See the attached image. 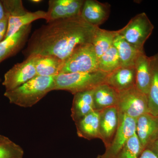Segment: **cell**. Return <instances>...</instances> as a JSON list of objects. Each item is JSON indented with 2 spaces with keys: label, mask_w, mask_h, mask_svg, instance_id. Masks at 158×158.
Listing matches in <instances>:
<instances>
[{
  "label": "cell",
  "mask_w": 158,
  "mask_h": 158,
  "mask_svg": "<svg viewBox=\"0 0 158 158\" xmlns=\"http://www.w3.org/2000/svg\"><path fill=\"white\" fill-rule=\"evenodd\" d=\"M98 27L81 15L47 23L33 32L23 53L26 58L51 56L64 61L79 47L92 44Z\"/></svg>",
  "instance_id": "cell-1"
},
{
  "label": "cell",
  "mask_w": 158,
  "mask_h": 158,
  "mask_svg": "<svg viewBox=\"0 0 158 158\" xmlns=\"http://www.w3.org/2000/svg\"><path fill=\"white\" fill-rule=\"evenodd\" d=\"M55 77L37 76L14 90L6 91L4 96L10 103L22 107H31L54 90Z\"/></svg>",
  "instance_id": "cell-2"
},
{
  "label": "cell",
  "mask_w": 158,
  "mask_h": 158,
  "mask_svg": "<svg viewBox=\"0 0 158 158\" xmlns=\"http://www.w3.org/2000/svg\"><path fill=\"white\" fill-rule=\"evenodd\" d=\"M108 74L98 70L90 73H62L55 77L54 90H63L75 94L93 90L105 83Z\"/></svg>",
  "instance_id": "cell-3"
},
{
  "label": "cell",
  "mask_w": 158,
  "mask_h": 158,
  "mask_svg": "<svg viewBox=\"0 0 158 158\" xmlns=\"http://www.w3.org/2000/svg\"><path fill=\"white\" fill-rule=\"evenodd\" d=\"M2 2L8 17V31L5 39L15 34L23 27L31 24L34 21L40 19L47 21L48 18L47 11H27L20 0H2Z\"/></svg>",
  "instance_id": "cell-4"
},
{
  "label": "cell",
  "mask_w": 158,
  "mask_h": 158,
  "mask_svg": "<svg viewBox=\"0 0 158 158\" xmlns=\"http://www.w3.org/2000/svg\"><path fill=\"white\" fill-rule=\"evenodd\" d=\"M154 28L146 13L142 12L132 18L117 32L136 49L143 52L144 44L152 34Z\"/></svg>",
  "instance_id": "cell-5"
},
{
  "label": "cell",
  "mask_w": 158,
  "mask_h": 158,
  "mask_svg": "<svg viewBox=\"0 0 158 158\" xmlns=\"http://www.w3.org/2000/svg\"><path fill=\"white\" fill-rule=\"evenodd\" d=\"M98 59L92 44H84L76 49L64 60L60 74L97 71Z\"/></svg>",
  "instance_id": "cell-6"
},
{
  "label": "cell",
  "mask_w": 158,
  "mask_h": 158,
  "mask_svg": "<svg viewBox=\"0 0 158 158\" xmlns=\"http://www.w3.org/2000/svg\"><path fill=\"white\" fill-rule=\"evenodd\" d=\"M119 113L137 119L148 113L147 95L135 87L118 93L116 106Z\"/></svg>",
  "instance_id": "cell-7"
},
{
  "label": "cell",
  "mask_w": 158,
  "mask_h": 158,
  "mask_svg": "<svg viewBox=\"0 0 158 158\" xmlns=\"http://www.w3.org/2000/svg\"><path fill=\"white\" fill-rule=\"evenodd\" d=\"M35 58V55L27 57L23 62L15 64L5 73L2 85L6 91L14 90L37 76Z\"/></svg>",
  "instance_id": "cell-8"
},
{
  "label": "cell",
  "mask_w": 158,
  "mask_h": 158,
  "mask_svg": "<svg viewBox=\"0 0 158 158\" xmlns=\"http://www.w3.org/2000/svg\"><path fill=\"white\" fill-rule=\"evenodd\" d=\"M136 119L119 113V123L111 144L99 158H115L127 142L136 133Z\"/></svg>",
  "instance_id": "cell-9"
},
{
  "label": "cell",
  "mask_w": 158,
  "mask_h": 158,
  "mask_svg": "<svg viewBox=\"0 0 158 158\" xmlns=\"http://www.w3.org/2000/svg\"><path fill=\"white\" fill-rule=\"evenodd\" d=\"M85 0H50L47 23L80 16Z\"/></svg>",
  "instance_id": "cell-10"
},
{
  "label": "cell",
  "mask_w": 158,
  "mask_h": 158,
  "mask_svg": "<svg viewBox=\"0 0 158 158\" xmlns=\"http://www.w3.org/2000/svg\"><path fill=\"white\" fill-rule=\"evenodd\" d=\"M119 123V113L116 107L100 111V138L107 148L111 144Z\"/></svg>",
  "instance_id": "cell-11"
},
{
  "label": "cell",
  "mask_w": 158,
  "mask_h": 158,
  "mask_svg": "<svg viewBox=\"0 0 158 158\" xmlns=\"http://www.w3.org/2000/svg\"><path fill=\"white\" fill-rule=\"evenodd\" d=\"M32 24L23 27L15 34L0 43V63L16 55L25 45L29 39Z\"/></svg>",
  "instance_id": "cell-12"
},
{
  "label": "cell",
  "mask_w": 158,
  "mask_h": 158,
  "mask_svg": "<svg viewBox=\"0 0 158 158\" xmlns=\"http://www.w3.org/2000/svg\"><path fill=\"white\" fill-rule=\"evenodd\" d=\"M136 134L143 150L158 138V117L149 113L136 119Z\"/></svg>",
  "instance_id": "cell-13"
},
{
  "label": "cell",
  "mask_w": 158,
  "mask_h": 158,
  "mask_svg": "<svg viewBox=\"0 0 158 158\" xmlns=\"http://www.w3.org/2000/svg\"><path fill=\"white\" fill-rule=\"evenodd\" d=\"M105 83L118 93L135 87V66H120L113 72L108 74Z\"/></svg>",
  "instance_id": "cell-14"
},
{
  "label": "cell",
  "mask_w": 158,
  "mask_h": 158,
  "mask_svg": "<svg viewBox=\"0 0 158 158\" xmlns=\"http://www.w3.org/2000/svg\"><path fill=\"white\" fill-rule=\"evenodd\" d=\"M110 13L108 4L96 0H85L81 15L88 23L99 27L108 19Z\"/></svg>",
  "instance_id": "cell-15"
},
{
  "label": "cell",
  "mask_w": 158,
  "mask_h": 158,
  "mask_svg": "<svg viewBox=\"0 0 158 158\" xmlns=\"http://www.w3.org/2000/svg\"><path fill=\"white\" fill-rule=\"evenodd\" d=\"M136 87L148 95L152 81L150 57L146 56L144 51L140 52L135 62Z\"/></svg>",
  "instance_id": "cell-16"
},
{
  "label": "cell",
  "mask_w": 158,
  "mask_h": 158,
  "mask_svg": "<svg viewBox=\"0 0 158 158\" xmlns=\"http://www.w3.org/2000/svg\"><path fill=\"white\" fill-rule=\"evenodd\" d=\"M93 90L79 92L74 94L71 116L75 123L94 111Z\"/></svg>",
  "instance_id": "cell-17"
},
{
  "label": "cell",
  "mask_w": 158,
  "mask_h": 158,
  "mask_svg": "<svg viewBox=\"0 0 158 158\" xmlns=\"http://www.w3.org/2000/svg\"><path fill=\"white\" fill-rule=\"evenodd\" d=\"M94 110L101 111L105 109L116 107L118 92L106 83L98 85L93 90Z\"/></svg>",
  "instance_id": "cell-18"
},
{
  "label": "cell",
  "mask_w": 158,
  "mask_h": 158,
  "mask_svg": "<svg viewBox=\"0 0 158 158\" xmlns=\"http://www.w3.org/2000/svg\"><path fill=\"white\" fill-rule=\"evenodd\" d=\"M100 111L94 110L76 123L77 134L87 140L100 138Z\"/></svg>",
  "instance_id": "cell-19"
},
{
  "label": "cell",
  "mask_w": 158,
  "mask_h": 158,
  "mask_svg": "<svg viewBox=\"0 0 158 158\" xmlns=\"http://www.w3.org/2000/svg\"><path fill=\"white\" fill-rule=\"evenodd\" d=\"M35 56L37 76L54 77L60 74L64 63L63 60L53 56Z\"/></svg>",
  "instance_id": "cell-20"
},
{
  "label": "cell",
  "mask_w": 158,
  "mask_h": 158,
  "mask_svg": "<svg viewBox=\"0 0 158 158\" xmlns=\"http://www.w3.org/2000/svg\"><path fill=\"white\" fill-rule=\"evenodd\" d=\"M150 59L152 81L147 95L148 113L158 117V52Z\"/></svg>",
  "instance_id": "cell-21"
},
{
  "label": "cell",
  "mask_w": 158,
  "mask_h": 158,
  "mask_svg": "<svg viewBox=\"0 0 158 158\" xmlns=\"http://www.w3.org/2000/svg\"><path fill=\"white\" fill-rule=\"evenodd\" d=\"M113 45L117 49L121 66L130 67L134 66L138 54L141 52H139L136 49L119 36L118 33L114 40Z\"/></svg>",
  "instance_id": "cell-22"
},
{
  "label": "cell",
  "mask_w": 158,
  "mask_h": 158,
  "mask_svg": "<svg viewBox=\"0 0 158 158\" xmlns=\"http://www.w3.org/2000/svg\"><path fill=\"white\" fill-rule=\"evenodd\" d=\"M117 31H110L98 27L94 36L92 44L98 57L101 56L113 45Z\"/></svg>",
  "instance_id": "cell-23"
},
{
  "label": "cell",
  "mask_w": 158,
  "mask_h": 158,
  "mask_svg": "<svg viewBox=\"0 0 158 158\" xmlns=\"http://www.w3.org/2000/svg\"><path fill=\"white\" fill-rule=\"evenodd\" d=\"M98 70L106 73H111L121 66L118 52L114 45L98 58Z\"/></svg>",
  "instance_id": "cell-24"
},
{
  "label": "cell",
  "mask_w": 158,
  "mask_h": 158,
  "mask_svg": "<svg viewBox=\"0 0 158 158\" xmlns=\"http://www.w3.org/2000/svg\"><path fill=\"white\" fill-rule=\"evenodd\" d=\"M143 151L135 133L129 139L115 158H139Z\"/></svg>",
  "instance_id": "cell-25"
},
{
  "label": "cell",
  "mask_w": 158,
  "mask_h": 158,
  "mask_svg": "<svg viewBox=\"0 0 158 158\" xmlns=\"http://www.w3.org/2000/svg\"><path fill=\"white\" fill-rule=\"evenodd\" d=\"M23 155L22 148L11 140L0 144V158H23Z\"/></svg>",
  "instance_id": "cell-26"
},
{
  "label": "cell",
  "mask_w": 158,
  "mask_h": 158,
  "mask_svg": "<svg viewBox=\"0 0 158 158\" xmlns=\"http://www.w3.org/2000/svg\"><path fill=\"white\" fill-rule=\"evenodd\" d=\"M8 28V17L6 14L4 18L0 21V43L5 39Z\"/></svg>",
  "instance_id": "cell-27"
},
{
  "label": "cell",
  "mask_w": 158,
  "mask_h": 158,
  "mask_svg": "<svg viewBox=\"0 0 158 158\" xmlns=\"http://www.w3.org/2000/svg\"><path fill=\"white\" fill-rule=\"evenodd\" d=\"M139 158H158V156L148 148H145L141 152Z\"/></svg>",
  "instance_id": "cell-28"
},
{
  "label": "cell",
  "mask_w": 158,
  "mask_h": 158,
  "mask_svg": "<svg viewBox=\"0 0 158 158\" xmlns=\"http://www.w3.org/2000/svg\"><path fill=\"white\" fill-rule=\"evenodd\" d=\"M146 148L150 150L158 156V138L151 142Z\"/></svg>",
  "instance_id": "cell-29"
},
{
  "label": "cell",
  "mask_w": 158,
  "mask_h": 158,
  "mask_svg": "<svg viewBox=\"0 0 158 158\" xmlns=\"http://www.w3.org/2000/svg\"><path fill=\"white\" fill-rule=\"evenodd\" d=\"M6 15L2 1H0V21L4 18Z\"/></svg>",
  "instance_id": "cell-30"
},
{
  "label": "cell",
  "mask_w": 158,
  "mask_h": 158,
  "mask_svg": "<svg viewBox=\"0 0 158 158\" xmlns=\"http://www.w3.org/2000/svg\"><path fill=\"white\" fill-rule=\"evenodd\" d=\"M10 139L6 136L0 135V144L10 141Z\"/></svg>",
  "instance_id": "cell-31"
},
{
  "label": "cell",
  "mask_w": 158,
  "mask_h": 158,
  "mask_svg": "<svg viewBox=\"0 0 158 158\" xmlns=\"http://www.w3.org/2000/svg\"><path fill=\"white\" fill-rule=\"evenodd\" d=\"M31 2L34 3H38L41 2L42 1H40V0H32V1H31Z\"/></svg>",
  "instance_id": "cell-32"
},
{
  "label": "cell",
  "mask_w": 158,
  "mask_h": 158,
  "mask_svg": "<svg viewBox=\"0 0 158 158\" xmlns=\"http://www.w3.org/2000/svg\"><path fill=\"white\" fill-rule=\"evenodd\" d=\"M96 158H99L98 156Z\"/></svg>",
  "instance_id": "cell-33"
},
{
  "label": "cell",
  "mask_w": 158,
  "mask_h": 158,
  "mask_svg": "<svg viewBox=\"0 0 158 158\" xmlns=\"http://www.w3.org/2000/svg\"><path fill=\"white\" fill-rule=\"evenodd\" d=\"M1 81V78H0V81Z\"/></svg>",
  "instance_id": "cell-34"
}]
</instances>
